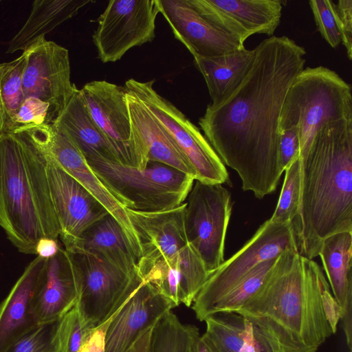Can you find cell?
<instances>
[{"mask_svg":"<svg viewBox=\"0 0 352 352\" xmlns=\"http://www.w3.org/2000/svg\"><path fill=\"white\" fill-rule=\"evenodd\" d=\"M241 85L199 120L222 162L239 175L242 188L258 199L274 192L284 172L278 160V122L287 91L304 69L305 49L287 36H272L255 47Z\"/></svg>","mask_w":352,"mask_h":352,"instance_id":"6da1fadb","label":"cell"},{"mask_svg":"<svg viewBox=\"0 0 352 352\" xmlns=\"http://www.w3.org/2000/svg\"><path fill=\"white\" fill-rule=\"evenodd\" d=\"M327 283L316 262L285 250L236 313L265 335L275 352H317L333 334L322 302Z\"/></svg>","mask_w":352,"mask_h":352,"instance_id":"7a4b0ae2","label":"cell"},{"mask_svg":"<svg viewBox=\"0 0 352 352\" xmlns=\"http://www.w3.org/2000/svg\"><path fill=\"white\" fill-rule=\"evenodd\" d=\"M300 161L299 206L292 223L299 254L313 260L327 236L352 232V119L323 124Z\"/></svg>","mask_w":352,"mask_h":352,"instance_id":"3957f363","label":"cell"},{"mask_svg":"<svg viewBox=\"0 0 352 352\" xmlns=\"http://www.w3.org/2000/svg\"><path fill=\"white\" fill-rule=\"evenodd\" d=\"M45 152L29 129L0 133V226L23 254L42 238L57 239Z\"/></svg>","mask_w":352,"mask_h":352,"instance_id":"277c9868","label":"cell"},{"mask_svg":"<svg viewBox=\"0 0 352 352\" xmlns=\"http://www.w3.org/2000/svg\"><path fill=\"white\" fill-rule=\"evenodd\" d=\"M342 119H352L351 85L328 67H309L296 76L287 91L278 132L298 128L302 160L319 129Z\"/></svg>","mask_w":352,"mask_h":352,"instance_id":"5b68a950","label":"cell"},{"mask_svg":"<svg viewBox=\"0 0 352 352\" xmlns=\"http://www.w3.org/2000/svg\"><path fill=\"white\" fill-rule=\"evenodd\" d=\"M86 161L125 208L138 212H160L180 206L195 181L193 176L156 162H148L140 170L102 159Z\"/></svg>","mask_w":352,"mask_h":352,"instance_id":"8992f818","label":"cell"},{"mask_svg":"<svg viewBox=\"0 0 352 352\" xmlns=\"http://www.w3.org/2000/svg\"><path fill=\"white\" fill-rule=\"evenodd\" d=\"M287 250H298L292 223L265 221L237 252L210 273L191 305L197 319L204 321L215 305L257 265Z\"/></svg>","mask_w":352,"mask_h":352,"instance_id":"52a82bcc","label":"cell"},{"mask_svg":"<svg viewBox=\"0 0 352 352\" xmlns=\"http://www.w3.org/2000/svg\"><path fill=\"white\" fill-rule=\"evenodd\" d=\"M154 82L130 78L124 87L138 97L170 135L193 168L195 180L230 185L224 164L204 134L180 110L154 89Z\"/></svg>","mask_w":352,"mask_h":352,"instance_id":"ba28073f","label":"cell"},{"mask_svg":"<svg viewBox=\"0 0 352 352\" xmlns=\"http://www.w3.org/2000/svg\"><path fill=\"white\" fill-rule=\"evenodd\" d=\"M69 252L78 280L76 305L91 327L96 328L117 312L143 279L138 270L129 274L89 252L80 250Z\"/></svg>","mask_w":352,"mask_h":352,"instance_id":"9c48e42d","label":"cell"},{"mask_svg":"<svg viewBox=\"0 0 352 352\" xmlns=\"http://www.w3.org/2000/svg\"><path fill=\"white\" fill-rule=\"evenodd\" d=\"M184 203L186 239L212 272L224 261L231 195L222 184L195 180Z\"/></svg>","mask_w":352,"mask_h":352,"instance_id":"30bf717a","label":"cell"},{"mask_svg":"<svg viewBox=\"0 0 352 352\" xmlns=\"http://www.w3.org/2000/svg\"><path fill=\"white\" fill-rule=\"evenodd\" d=\"M157 0H111L100 15L93 41L104 63L119 60L133 47L151 42Z\"/></svg>","mask_w":352,"mask_h":352,"instance_id":"8fae6325","label":"cell"},{"mask_svg":"<svg viewBox=\"0 0 352 352\" xmlns=\"http://www.w3.org/2000/svg\"><path fill=\"white\" fill-rule=\"evenodd\" d=\"M23 74L25 99L33 98L47 103L52 124L63 111L77 90L71 82L68 50L45 37L26 50Z\"/></svg>","mask_w":352,"mask_h":352,"instance_id":"7c38bea8","label":"cell"},{"mask_svg":"<svg viewBox=\"0 0 352 352\" xmlns=\"http://www.w3.org/2000/svg\"><path fill=\"white\" fill-rule=\"evenodd\" d=\"M80 93L91 118L116 151L120 163L142 170L124 87L93 80L86 83Z\"/></svg>","mask_w":352,"mask_h":352,"instance_id":"4fadbf2b","label":"cell"},{"mask_svg":"<svg viewBox=\"0 0 352 352\" xmlns=\"http://www.w3.org/2000/svg\"><path fill=\"white\" fill-rule=\"evenodd\" d=\"M31 133L67 173L82 184L118 221L138 258L141 248L136 232L125 208L102 183L72 140L52 124L30 127Z\"/></svg>","mask_w":352,"mask_h":352,"instance_id":"5bb4252c","label":"cell"},{"mask_svg":"<svg viewBox=\"0 0 352 352\" xmlns=\"http://www.w3.org/2000/svg\"><path fill=\"white\" fill-rule=\"evenodd\" d=\"M45 152L50 196L60 227L59 236L65 249L69 251L89 226L109 212Z\"/></svg>","mask_w":352,"mask_h":352,"instance_id":"9a60e30c","label":"cell"},{"mask_svg":"<svg viewBox=\"0 0 352 352\" xmlns=\"http://www.w3.org/2000/svg\"><path fill=\"white\" fill-rule=\"evenodd\" d=\"M204 19L241 44L250 36H272L280 23V0H187Z\"/></svg>","mask_w":352,"mask_h":352,"instance_id":"2e32d148","label":"cell"},{"mask_svg":"<svg viewBox=\"0 0 352 352\" xmlns=\"http://www.w3.org/2000/svg\"><path fill=\"white\" fill-rule=\"evenodd\" d=\"M175 306L142 280L114 314L105 334V352H129L136 340Z\"/></svg>","mask_w":352,"mask_h":352,"instance_id":"e0dca14e","label":"cell"},{"mask_svg":"<svg viewBox=\"0 0 352 352\" xmlns=\"http://www.w3.org/2000/svg\"><path fill=\"white\" fill-rule=\"evenodd\" d=\"M161 13L177 40L192 56H215L245 49L233 36L200 16L187 0H157Z\"/></svg>","mask_w":352,"mask_h":352,"instance_id":"ac0fdd59","label":"cell"},{"mask_svg":"<svg viewBox=\"0 0 352 352\" xmlns=\"http://www.w3.org/2000/svg\"><path fill=\"white\" fill-rule=\"evenodd\" d=\"M78 294L72 256L60 247L55 256L46 258L34 289L32 311L36 324L58 320L76 305Z\"/></svg>","mask_w":352,"mask_h":352,"instance_id":"d6986e66","label":"cell"},{"mask_svg":"<svg viewBox=\"0 0 352 352\" xmlns=\"http://www.w3.org/2000/svg\"><path fill=\"white\" fill-rule=\"evenodd\" d=\"M124 88L131 122L139 142L142 168L148 162H160L190 175L195 180L193 168L170 135L138 97Z\"/></svg>","mask_w":352,"mask_h":352,"instance_id":"ffe728a7","label":"cell"},{"mask_svg":"<svg viewBox=\"0 0 352 352\" xmlns=\"http://www.w3.org/2000/svg\"><path fill=\"white\" fill-rule=\"evenodd\" d=\"M320 256L332 294L342 309V325L352 349V232H338L321 243Z\"/></svg>","mask_w":352,"mask_h":352,"instance_id":"44dd1931","label":"cell"},{"mask_svg":"<svg viewBox=\"0 0 352 352\" xmlns=\"http://www.w3.org/2000/svg\"><path fill=\"white\" fill-rule=\"evenodd\" d=\"M45 260L37 256L31 261L0 305V352L38 325L32 301Z\"/></svg>","mask_w":352,"mask_h":352,"instance_id":"7402d4cb","label":"cell"},{"mask_svg":"<svg viewBox=\"0 0 352 352\" xmlns=\"http://www.w3.org/2000/svg\"><path fill=\"white\" fill-rule=\"evenodd\" d=\"M52 124L72 140L86 160L102 159L120 163L116 151L91 118L80 89H77Z\"/></svg>","mask_w":352,"mask_h":352,"instance_id":"603a6c76","label":"cell"},{"mask_svg":"<svg viewBox=\"0 0 352 352\" xmlns=\"http://www.w3.org/2000/svg\"><path fill=\"white\" fill-rule=\"evenodd\" d=\"M76 250L94 254L127 273L137 271L138 258L124 230L110 213L89 226L68 252Z\"/></svg>","mask_w":352,"mask_h":352,"instance_id":"cb8c5ba5","label":"cell"},{"mask_svg":"<svg viewBox=\"0 0 352 352\" xmlns=\"http://www.w3.org/2000/svg\"><path fill=\"white\" fill-rule=\"evenodd\" d=\"M255 52V48H245L215 56H192L207 85L210 104L220 103L241 85L252 66Z\"/></svg>","mask_w":352,"mask_h":352,"instance_id":"d4e9b609","label":"cell"},{"mask_svg":"<svg viewBox=\"0 0 352 352\" xmlns=\"http://www.w3.org/2000/svg\"><path fill=\"white\" fill-rule=\"evenodd\" d=\"M89 0H35L30 15L8 43L6 53L24 52L32 44L78 14Z\"/></svg>","mask_w":352,"mask_h":352,"instance_id":"484cf974","label":"cell"},{"mask_svg":"<svg viewBox=\"0 0 352 352\" xmlns=\"http://www.w3.org/2000/svg\"><path fill=\"white\" fill-rule=\"evenodd\" d=\"M26 62L24 51L18 58L0 63V133L13 131L14 120L25 100L23 74Z\"/></svg>","mask_w":352,"mask_h":352,"instance_id":"4316f807","label":"cell"},{"mask_svg":"<svg viewBox=\"0 0 352 352\" xmlns=\"http://www.w3.org/2000/svg\"><path fill=\"white\" fill-rule=\"evenodd\" d=\"M248 320L236 312L219 311L205 318L201 338L211 352H240Z\"/></svg>","mask_w":352,"mask_h":352,"instance_id":"83f0119b","label":"cell"},{"mask_svg":"<svg viewBox=\"0 0 352 352\" xmlns=\"http://www.w3.org/2000/svg\"><path fill=\"white\" fill-rule=\"evenodd\" d=\"M199 335L196 326L183 323L169 311L153 326L148 352H191L193 341Z\"/></svg>","mask_w":352,"mask_h":352,"instance_id":"f1b7e54d","label":"cell"},{"mask_svg":"<svg viewBox=\"0 0 352 352\" xmlns=\"http://www.w3.org/2000/svg\"><path fill=\"white\" fill-rule=\"evenodd\" d=\"M277 257L263 261L253 268L215 305L211 314L219 311L236 312L241 309L262 285L273 268Z\"/></svg>","mask_w":352,"mask_h":352,"instance_id":"f546056e","label":"cell"},{"mask_svg":"<svg viewBox=\"0 0 352 352\" xmlns=\"http://www.w3.org/2000/svg\"><path fill=\"white\" fill-rule=\"evenodd\" d=\"M285 179L278 204L269 221L275 223H292L296 218L299 206L301 161H293L284 170Z\"/></svg>","mask_w":352,"mask_h":352,"instance_id":"4dcf8cb0","label":"cell"},{"mask_svg":"<svg viewBox=\"0 0 352 352\" xmlns=\"http://www.w3.org/2000/svg\"><path fill=\"white\" fill-rule=\"evenodd\" d=\"M93 329L76 303L56 322L54 336L57 352H78Z\"/></svg>","mask_w":352,"mask_h":352,"instance_id":"1f68e13d","label":"cell"},{"mask_svg":"<svg viewBox=\"0 0 352 352\" xmlns=\"http://www.w3.org/2000/svg\"><path fill=\"white\" fill-rule=\"evenodd\" d=\"M56 322L36 325L4 352H57L54 336Z\"/></svg>","mask_w":352,"mask_h":352,"instance_id":"d6a6232c","label":"cell"},{"mask_svg":"<svg viewBox=\"0 0 352 352\" xmlns=\"http://www.w3.org/2000/svg\"><path fill=\"white\" fill-rule=\"evenodd\" d=\"M318 31L327 43L333 48L341 43L334 10L331 0H310L309 1Z\"/></svg>","mask_w":352,"mask_h":352,"instance_id":"836d02e7","label":"cell"},{"mask_svg":"<svg viewBox=\"0 0 352 352\" xmlns=\"http://www.w3.org/2000/svg\"><path fill=\"white\" fill-rule=\"evenodd\" d=\"M50 124L49 105L39 100L27 98L14 120L12 131Z\"/></svg>","mask_w":352,"mask_h":352,"instance_id":"e575fe53","label":"cell"},{"mask_svg":"<svg viewBox=\"0 0 352 352\" xmlns=\"http://www.w3.org/2000/svg\"><path fill=\"white\" fill-rule=\"evenodd\" d=\"M278 160L281 168H285L296 159L300 157L298 129L296 126L279 131Z\"/></svg>","mask_w":352,"mask_h":352,"instance_id":"d590c367","label":"cell"},{"mask_svg":"<svg viewBox=\"0 0 352 352\" xmlns=\"http://www.w3.org/2000/svg\"><path fill=\"white\" fill-rule=\"evenodd\" d=\"M334 10L341 43L344 46L349 60H352V0H339Z\"/></svg>","mask_w":352,"mask_h":352,"instance_id":"8d00e7d4","label":"cell"},{"mask_svg":"<svg viewBox=\"0 0 352 352\" xmlns=\"http://www.w3.org/2000/svg\"><path fill=\"white\" fill-rule=\"evenodd\" d=\"M244 339L240 352H275L265 335L249 320L247 321Z\"/></svg>","mask_w":352,"mask_h":352,"instance_id":"74e56055","label":"cell"},{"mask_svg":"<svg viewBox=\"0 0 352 352\" xmlns=\"http://www.w3.org/2000/svg\"><path fill=\"white\" fill-rule=\"evenodd\" d=\"M322 302L325 316L334 334L342 317V309L330 292L328 282L322 288Z\"/></svg>","mask_w":352,"mask_h":352,"instance_id":"f35d334b","label":"cell"},{"mask_svg":"<svg viewBox=\"0 0 352 352\" xmlns=\"http://www.w3.org/2000/svg\"><path fill=\"white\" fill-rule=\"evenodd\" d=\"M110 319L91 330L78 352H105V334Z\"/></svg>","mask_w":352,"mask_h":352,"instance_id":"ab89813d","label":"cell"},{"mask_svg":"<svg viewBox=\"0 0 352 352\" xmlns=\"http://www.w3.org/2000/svg\"><path fill=\"white\" fill-rule=\"evenodd\" d=\"M60 248L57 239L42 238L36 244V254L44 258H49L55 256Z\"/></svg>","mask_w":352,"mask_h":352,"instance_id":"60d3db41","label":"cell"},{"mask_svg":"<svg viewBox=\"0 0 352 352\" xmlns=\"http://www.w3.org/2000/svg\"><path fill=\"white\" fill-rule=\"evenodd\" d=\"M150 341V333H144L136 340L130 349L129 352H148Z\"/></svg>","mask_w":352,"mask_h":352,"instance_id":"b9f144b4","label":"cell"},{"mask_svg":"<svg viewBox=\"0 0 352 352\" xmlns=\"http://www.w3.org/2000/svg\"><path fill=\"white\" fill-rule=\"evenodd\" d=\"M191 352H211L199 335L193 341Z\"/></svg>","mask_w":352,"mask_h":352,"instance_id":"7bdbcfd3","label":"cell"},{"mask_svg":"<svg viewBox=\"0 0 352 352\" xmlns=\"http://www.w3.org/2000/svg\"><path fill=\"white\" fill-rule=\"evenodd\" d=\"M349 352H352L351 351H350Z\"/></svg>","mask_w":352,"mask_h":352,"instance_id":"ee69618b","label":"cell"},{"mask_svg":"<svg viewBox=\"0 0 352 352\" xmlns=\"http://www.w3.org/2000/svg\"></svg>","mask_w":352,"mask_h":352,"instance_id":"f6af8a7d","label":"cell"}]
</instances>
